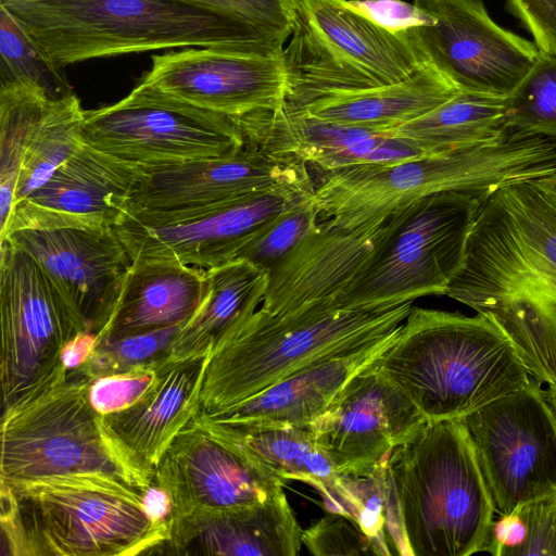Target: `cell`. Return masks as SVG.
Segmentation results:
<instances>
[{
    "instance_id": "1",
    "label": "cell",
    "mask_w": 556,
    "mask_h": 556,
    "mask_svg": "<svg viewBox=\"0 0 556 556\" xmlns=\"http://www.w3.org/2000/svg\"><path fill=\"white\" fill-rule=\"evenodd\" d=\"M445 295L488 317L530 376L556 386V207L534 180L480 197Z\"/></svg>"
},
{
    "instance_id": "2",
    "label": "cell",
    "mask_w": 556,
    "mask_h": 556,
    "mask_svg": "<svg viewBox=\"0 0 556 556\" xmlns=\"http://www.w3.org/2000/svg\"><path fill=\"white\" fill-rule=\"evenodd\" d=\"M59 70L99 58L204 47L281 56L288 39L179 0H0Z\"/></svg>"
},
{
    "instance_id": "3",
    "label": "cell",
    "mask_w": 556,
    "mask_h": 556,
    "mask_svg": "<svg viewBox=\"0 0 556 556\" xmlns=\"http://www.w3.org/2000/svg\"><path fill=\"white\" fill-rule=\"evenodd\" d=\"M556 169V138L507 129L496 140L390 165L356 166L315 181L320 220L370 229L421 198L448 191L483 195Z\"/></svg>"
},
{
    "instance_id": "4",
    "label": "cell",
    "mask_w": 556,
    "mask_h": 556,
    "mask_svg": "<svg viewBox=\"0 0 556 556\" xmlns=\"http://www.w3.org/2000/svg\"><path fill=\"white\" fill-rule=\"evenodd\" d=\"M376 364L427 420L463 419L530 378L484 315L414 306Z\"/></svg>"
},
{
    "instance_id": "5",
    "label": "cell",
    "mask_w": 556,
    "mask_h": 556,
    "mask_svg": "<svg viewBox=\"0 0 556 556\" xmlns=\"http://www.w3.org/2000/svg\"><path fill=\"white\" fill-rule=\"evenodd\" d=\"M412 307L342 311L325 301L283 315L258 308L211 353L198 414L223 413L317 359L391 332Z\"/></svg>"
},
{
    "instance_id": "6",
    "label": "cell",
    "mask_w": 556,
    "mask_h": 556,
    "mask_svg": "<svg viewBox=\"0 0 556 556\" xmlns=\"http://www.w3.org/2000/svg\"><path fill=\"white\" fill-rule=\"evenodd\" d=\"M90 378L68 372L35 399L2 412L0 484L96 482L143 496L154 475L142 468L89 400Z\"/></svg>"
},
{
    "instance_id": "7",
    "label": "cell",
    "mask_w": 556,
    "mask_h": 556,
    "mask_svg": "<svg viewBox=\"0 0 556 556\" xmlns=\"http://www.w3.org/2000/svg\"><path fill=\"white\" fill-rule=\"evenodd\" d=\"M388 465L409 556L483 552L495 508L463 419L427 420Z\"/></svg>"
},
{
    "instance_id": "8",
    "label": "cell",
    "mask_w": 556,
    "mask_h": 556,
    "mask_svg": "<svg viewBox=\"0 0 556 556\" xmlns=\"http://www.w3.org/2000/svg\"><path fill=\"white\" fill-rule=\"evenodd\" d=\"M2 555L155 554L169 522L151 517L143 496L96 482L0 484Z\"/></svg>"
},
{
    "instance_id": "9",
    "label": "cell",
    "mask_w": 556,
    "mask_h": 556,
    "mask_svg": "<svg viewBox=\"0 0 556 556\" xmlns=\"http://www.w3.org/2000/svg\"><path fill=\"white\" fill-rule=\"evenodd\" d=\"M480 197L435 193L390 215L378 226L372 251L333 300L334 306L374 309L445 295L465 264Z\"/></svg>"
},
{
    "instance_id": "10",
    "label": "cell",
    "mask_w": 556,
    "mask_h": 556,
    "mask_svg": "<svg viewBox=\"0 0 556 556\" xmlns=\"http://www.w3.org/2000/svg\"><path fill=\"white\" fill-rule=\"evenodd\" d=\"M290 8L291 40L282 52L288 109L329 92L396 84L426 62L404 33L381 26L350 0H290Z\"/></svg>"
},
{
    "instance_id": "11",
    "label": "cell",
    "mask_w": 556,
    "mask_h": 556,
    "mask_svg": "<svg viewBox=\"0 0 556 556\" xmlns=\"http://www.w3.org/2000/svg\"><path fill=\"white\" fill-rule=\"evenodd\" d=\"M2 412L64 381V346L84 321L24 250L0 242ZM88 332V331H87Z\"/></svg>"
},
{
    "instance_id": "12",
    "label": "cell",
    "mask_w": 556,
    "mask_h": 556,
    "mask_svg": "<svg viewBox=\"0 0 556 556\" xmlns=\"http://www.w3.org/2000/svg\"><path fill=\"white\" fill-rule=\"evenodd\" d=\"M88 146L143 169L229 156L244 146L235 117L138 84L124 99L86 111Z\"/></svg>"
},
{
    "instance_id": "13",
    "label": "cell",
    "mask_w": 556,
    "mask_h": 556,
    "mask_svg": "<svg viewBox=\"0 0 556 556\" xmlns=\"http://www.w3.org/2000/svg\"><path fill=\"white\" fill-rule=\"evenodd\" d=\"M463 421L497 515L556 493V416L540 381L530 376Z\"/></svg>"
},
{
    "instance_id": "14",
    "label": "cell",
    "mask_w": 556,
    "mask_h": 556,
    "mask_svg": "<svg viewBox=\"0 0 556 556\" xmlns=\"http://www.w3.org/2000/svg\"><path fill=\"white\" fill-rule=\"evenodd\" d=\"M315 192L303 164L280 182L210 208L139 219L123 215L114 231L134 262H172L211 268L233 258L238 249L277 215Z\"/></svg>"
},
{
    "instance_id": "15",
    "label": "cell",
    "mask_w": 556,
    "mask_h": 556,
    "mask_svg": "<svg viewBox=\"0 0 556 556\" xmlns=\"http://www.w3.org/2000/svg\"><path fill=\"white\" fill-rule=\"evenodd\" d=\"M426 22L403 31L458 90L507 98L540 48L501 26L481 0H414Z\"/></svg>"
},
{
    "instance_id": "16",
    "label": "cell",
    "mask_w": 556,
    "mask_h": 556,
    "mask_svg": "<svg viewBox=\"0 0 556 556\" xmlns=\"http://www.w3.org/2000/svg\"><path fill=\"white\" fill-rule=\"evenodd\" d=\"M151 60L140 84L198 108L236 118L285 104L282 55L188 47Z\"/></svg>"
},
{
    "instance_id": "17",
    "label": "cell",
    "mask_w": 556,
    "mask_h": 556,
    "mask_svg": "<svg viewBox=\"0 0 556 556\" xmlns=\"http://www.w3.org/2000/svg\"><path fill=\"white\" fill-rule=\"evenodd\" d=\"M154 482L169 497L172 521L252 507L286 485L211 435L194 418L161 457Z\"/></svg>"
},
{
    "instance_id": "18",
    "label": "cell",
    "mask_w": 556,
    "mask_h": 556,
    "mask_svg": "<svg viewBox=\"0 0 556 556\" xmlns=\"http://www.w3.org/2000/svg\"><path fill=\"white\" fill-rule=\"evenodd\" d=\"M376 363L352 378L312 425L339 475L372 472L427 422Z\"/></svg>"
},
{
    "instance_id": "19",
    "label": "cell",
    "mask_w": 556,
    "mask_h": 556,
    "mask_svg": "<svg viewBox=\"0 0 556 556\" xmlns=\"http://www.w3.org/2000/svg\"><path fill=\"white\" fill-rule=\"evenodd\" d=\"M5 240L39 264L99 342L132 265L114 229H25L12 232Z\"/></svg>"
},
{
    "instance_id": "20",
    "label": "cell",
    "mask_w": 556,
    "mask_h": 556,
    "mask_svg": "<svg viewBox=\"0 0 556 556\" xmlns=\"http://www.w3.org/2000/svg\"><path fill=\"white\" fill-rule=\"evenodd\" d=\"M142 170L84 142L47 182L13 207L0 242L25 229H113Z\"/></svg>"
},
{
    "instance_id": "21",
    "label": "cell",
    "mask_w": 556,
    "mask_h": 556,
    "mask_svg": "<svg viewBox=\"0 0 556 556\" xmlns=\"http://www.w3.org/2000/svg\"><path fill=\"white\" fill-rule=\"evenodd\" d=\"M303 164L244 146L229 156L142 168L123 215L151 219L210 208L267 189Z\"/></svg>"
},
{
    "instance_id": "22",
    "label": "cell",
    "mask_w": 556,
    "mask_h": 556,
    "mask_svg": "<svg viewBox=\"0 0 556 556\" xmlns=\"http://www.w3.org/2000/svg\"><path fill=\"white\" fill-rule=\"evenodd\" d=\"M245 146L304 163L315 176L390 165L425 155L413 142L388 132L329 122L285 106L236 117Z\"/></svg>"
},
{
    "instance_id": "23",
    "label": "cell",
    "mask_w": 556,
    "mask_h": 556,
    "mask_svg": "<svg viewBox=\"0 0 556 556\" xmlns=\"http://www.w3.org/2000/svg\"><path fill=\"white\" fill-rule=\"evenodd\" d=\"M401 326L362 345L317 359L223 413L201 416L248 428L313 425L352 378L380 358Z\"/></svg>"
},
{
    "instance_id": "24",
    "label": "cell",
    "mask_w": 556,
    "mask_h": 556,
    "mask_svg": "<svg viewBox=\"0 0 556 556\" xmlns=\"http://www.w3.org/2000/svg\"><path fill=\"white\" fill-rule=\"evenodd\" d=\"M378 226L349 230L319 219L318 227L268 271L260 308L283 315L333 301L372 251Z\"/></svg>"
},
{
    "instance_id": "25",
    "label": "cell",
    "mask_w": 556,
    "mask_h": 556,
    "mask_svg": "<svg viewBox=\"0 0 556 556\" xmlns=\"http://www.w3.org/2000/svg\"><path fill=\"white\" fill-rule=\"evenodd\" d=\"M302 532L282 489L252 507L172 521L170 536L155 554L296 556Z\"/></svg>"
},
{
    "instance_id": "26",
    "label": "cell",
    "mask_w": 556,
    "mask_h": 556,
    "mask_svg": "<svg viewBox=\"0 0 556 556\" xmlns=\"http://www.w3.org/2000/svg\"><path fill=\"white\" fill-rule=\"evenodd\" d=\"M210 355L161 364L154 383L137 403L103 416L115 438L147 471L154 475L172 441L198 415Z\"/></svg>"
},
{
    "instance_id": "27",
    "label": "cell",
    "mask_w": 556,
    "mask_h": 556,
    "mask_svg": "<svg viewBox=\"0 0 556 556\" xmlns=\"http://www.w3.org/2000/svg\"><path fill=\"white\" fill-rule=\"evenodd\" d=\"M205 292V268L172 262H134L99 342L184 326L197 312Z\"/></svg>"
},
{
    "instance_id": "28",
    "label": "cell",
    "mask_w": 556,
    "mask_h": 556,
    "mask_svg": "<svg viewBox=\"0 0 556 556\" xmlns=\"http://www.w3.org/2000/svg\"><path fill=\"white\" fill-rule=\"evenodd\" d=\"M458 91L453 83L426 61L396 84L359 91L329 92L299 109L289 110L387 132L440 106Z\"/></svg>"
},
{
    "instance_id": "29",
    "label": "cell",
    "mask_w": 556,
    "mask_h": 556,
    "mask_svg": "<svg viewBox=\"0 0 556 556\" xmlns=\"http://www.w3.org/2000/svg\"><path fill=\"white\" fill-rule=\"evenodd\" d=\"M268 274L243 258L206 269V292L176 336L170 361L211 354L262 304Z\"/></svg>"
},
{
    "instance_id": "30",
    "label": "cell",
    "mask_w": 556,
    "mask_h": 556,
    "mask_svg": "<svg viewBox=\"0 0 556 556\" xmlns=\"http://www.w3.org/2000/svg\"><path fill=\"white\" fill-rule=\"evenodd\" d=\"M194 420L244 459L286 483L301 481L320 493L331 488L339 477L329 455L317 442L312 425L248 428L216 422L200 415Z\"/></svg>"
},
{
    "instance_id": "31",
    "label": "cell",
    "mask_w": 556,
    "mask_h": 556,
    "mask_svg": "<svg viewBox=\"0 0 556 556\" xmlns=\"http://www.w3.org/2000/svg\"><path fill=\"white\" fill-rule=\"evenodd\" d=\"M506 127L505 98L458 91L425 115L387 131L415 143L425 154L490 142Z\"/></svg>"
},
{
    "instance_id": "32",
    "label": "cell",
    "mask_w": 556,
    "mask_h": 556,
    "mask_svg": "<svg viewBox=\"0 0 556 556\" xmlns=\"http://www.w3.org/2000/svg\"><path fill=\"white\" fill-rule=\"evenodd\" d=\"M388 459L365 476L339 475L319 495L327 513L346 516L362 529L377 555L409 556Z\"/></svg>"
},
{
    "instance_id": "33",
    "label": "cell",
    "mask_w": 556,
    "mask_h": 556,
    "mask_svg": "<svg viewBox=\"0 0 556 556\" xmlns=\"http://www.w3.org/2000/svg\"><path fill=\"white\" fill-rule=\"evenodd\" d=\"M85 113L73 92L49 102L24 154L13 207L47 182L84 144Z\"/></svg>"
},
{
    "instance_id": "34",
    "label": "cell",
    "mask_w": 556,
    "mask_h": 556,
    "mask_svg": "<svg viewBox=\"0 0 556 556\" xmlns=\"http://www.w3.org/2000/svg\"><path fill=\"white\" fill-rule=\"evenodd\" d=\"M52 99L35 84L0 85V231L13 208L24 154Z\"/></svg>"
},
{
    "instance_id": "35",
    "label": "cell",
    "mask_w": 556,
    "mask_h": 556,
    "mask_svg": "<svg viewBox=\"0 0 556 556\" xmlns=\"http://www.w3.org/2000/svg\"><path fill=\"white\" fill-rule=\"evenodd\" d=\"M506 127L556 138V53L544 50L515 90L505 98Z\"/></svg>"
},
{
    "instance_id": "36",
    "label": "cell",
    "mask_w": 556,
    "mask_h": 556,
    "mask_svg": "<svg viewBox=\"0 0 556 556\" xmlns=\"http://www.w3.org/2000/svg\"><path fill=\"white\" fill-rule=\"evenodd\" d=\"M0 85L30 83L58 99L72 92L63 71L56 68L18 21L0 5Z\"/></svg>"
},
{
    "instance_id": "37",
    "label": "cell",
    "mask_w": 556,
    "mask_h": 556,
    "mask_svg": "<svg viewBox=\"0 0 556 556\" xmlns=\"http://www.w3.org/2000/svg\"><path fill=\"white\" fill-rule=\"evenodd\" d=\"M315 192L293 204L251 236L235 253L267 274L319 225Z\"/></svg>"
},
{
    "instance_id": "38",
    "label": "cell",
    "mask_w": 556,
    "mask_h": 556,
    "mask_svg": "<svg viewBox=\"0 0 556 556\" xmlns=\"http://www.w3.org/2000/svg\"><path fill=\"white\" fill-rule=\"evenodd\" d=\"M182 326L100 341L77 370L90 379L159 367L170 359L173 342Z\"/></svg>"
},
{
    "instance_id": "39",
    "label": "cell",
    "mask_w": 556,
    "mask_h": 556,
    "mask_svg": "<svg viewBox=\"0 0 556 556\" xmlns=\"http://www.w3.org/2000/svg\"><path fill=\"white\" fill-rule=\"evenodd\" d=\"M303 545L316 556L377 555L371 540L349 517L327 513L302 532Z\"/></svg>"
},
{
    "instance_id": "40",
    "label": "cell",
    "mask_w": 556,
    "mask_h": 556,
    "mask_svg": "<svg viewBox=\"0 0 556 556\" xmlns=\"http://www.w3.org/2000/svg\"><path fill=\"white\" fill-rule=\"evenodd\" d=\"M156 368L144 367L90 379L88 395L91 405L103 416L128 408L152 387Z\"/></svg>"
},
{
    "instance_id": "41",
    "label": "cell",
    "mask_w": 556,
    "mask_h": 556,
    "mask_svg": "<svg viewBox=\"0 0 556 556\" xmlns=\"http://www.w3.org/2000/svg\"><path fill=\"white\" fill-rule=\"evenodd\" d=\"M251 24L261 29L291 35L290 0H179Z\"/></svg>"
},
{
    "instance_id": "42",
    "label": "cell",
    "mask_w": 556,
    "mask_h": 556,
    "mask_svg": "<svg viewBox=\"0 0 556 556\" xmlns=\"http://www.w3.org/2000/svg\"><path fill=\"white\" fill-rule=\"evenodd\" d=\"M516 510L523 528L518 556H556V493L521 504Z\"/></svg>"
},
{
    "instance_id": "43",
    "label": "cell",
    "mask_w": 556,
    "mask_h": 556,
    "mask_svg": "<svg viewBox=\"0 0 556 556\" xmlns=\"http://www.w3.org/2000/svg\"><path fill=\"white\" fill-rule=\"evenodd\" d=\"M506 3L533 36L536 46L556 53V0H507Z\"/></svg>"
},
{
    "instance_id": "44",
    "label": "cell",
    "mask_w": 556,
    "mask_h": 556,
    "mask_svg": "<svg viewBox=\"0 0 556 556\" xmlns=\"http://www.w3.org/2000/svg\"><path fill=\"white\" fill-rule=\"evenodd\" d=\"M351 4L381 26L403 33L426 22L414 3L402 0H350Z\"/></svg>"
},
{
    "instance_id": "45",
    "label": "cell",
    "mask_w": 556,
    "mask_h": 556,
    "mask_svg": "<svg viewBox=\"0 0 556 556\" xmlns=\"http://www.w3.org/2000/svg\"><path fill=\"white\" fill-rule=\"evenodd\" d=\"M98 344V337L91 332H81L73 338L63 350L62 361L68 372L79 369L89 358Z\"/></svg>"
},
{
    "instance_id": "46",
    "label": "cell",
    "mask_w": 556,
    "mask_h": 556,
    "mask_svg": "<svg viewBox=\"0 0 556 556\" xmlns=\"http://www.w3.org/2000/svg\"><path fill=\"white\" fill-rule=\"evenodd\" d=\"M542 193L556 207V169L534 180Z\"/></svg>"
},
{
    "instance_id": "47",
    "label": "cell",
    "mask_w": 556,
    "mask_h": 556,
    "mask_svg": "<svg viewBox=\"0 0 556 556\" xmlns=\"http://www.w3.org/2000/svg\"><path fill=\"white\" fill-rule=\"evenodd\" d=\"M547 401L556 416V386H549L546 390Z\"/></svg>"
}]
</instances>
